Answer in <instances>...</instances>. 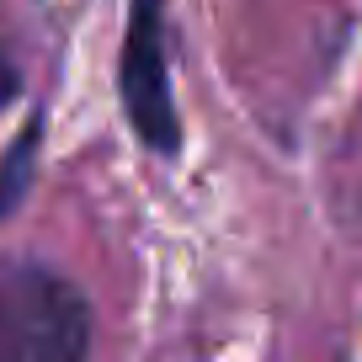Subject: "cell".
I'll use <instances>...</instances> for the list:
<instances>
[{"instance_id":"cell-3","label":"cell","mask_w":362,"mask_h":362,"mask_svg":"<svg viewBox=\"0 0 362 362\" xmlns=\"http://www.w3.org/2000/svg\"><path fill=\"white\" fill-rule=\"evenodd\" d=\"M37 139H43V117H33L0 160V218L27 197V181H33V165H37Z\"/></svg>"},{"instance_id":"cell-1","label":"cell","mask_w":362,"mask_h":362,"mask_svg":"<svg viewBox=\"0 0 362 362\" xmlns=\"http://www.w3.org/2000/svg\"><path fill=\"white\" fill-rule=\"evenodd\" d=\"M90 298L69 272L0 256V362H86Z\"/></svg>"},{"instance_id":"cell-2","label":"cell","mask_w":362,"mask_h":362,"mask_svg":"<svg viewBox=\"0 0 362 362\" xmlns=\"http://www.w3.org/2000/svg\"><path fill=\"white\" fill-rule=\"evenodd\" d=\"M117 96L134 139L160 160L181 155V112L170 90V43H165V0H128L123 48H117Z\"/></svg>"}]
</instances>
